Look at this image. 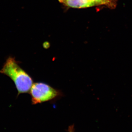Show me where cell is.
Wrapping results in <instances>:
<instances>
[{"label":"cell","instance_id":"obj_1","mask_svg":"<svg viewBox=\"0 0 132 132\" xmlns=\"http://www.w3.org/2000/svg\"><path fill=\"white\" fill-rule=\"evenodd\" d=\"M0 73L7 76L14 82L18 95L28 93L34 84L32 78L20 67L13 57L7 59Z\"/></svg>","mask_w":132,"mask_h":132},{"label":"cell","instance_id":"obj_2","mask_svg":"<svg viewBox=\"0 0 132 132\" xmlns=\"http://www.w3.org/2000/svg\"><path fill=\"white\" fill-rule=\"evenodd\" d=\"M29 92L33 105L56 100L62 95L61 91L42 82L34 83Z\"/></svg>","mask_w":132,"mask_h":132},{"label":"cell","instance_id":"obj_3","mask_svg":"<svg viewBox=\"0 0 132 132\" xmlns=\"http://www.w3.org/2000/svg\"><path fill=\"white\" fill-rule=\"evenodd\" d=\"M65 6L73 8L81 9L96 6L90 0H67L63 2Z\"/></svg>","mask_w":132,"mask_h":132},{"label":"cell","instance_id":"obj_4","mask_svg":"<svg viewBox=\"0 0 132 132\" xmlns=\"http://www.w3.org/2000/svg\"><path fill=\"white\" fill-rule=\"evenodd\" d=\"M94 3L96 6L105 5L111 8H114L116 5L117 0H90Z\"/></svg>","mask_w":132,"mask_h":132},{"label":"cell","instance_id":"obj_5","mask_svg":"<svg viewBox=\"0 0 132 132\" xmlns=\"http://www.w3.org/2000/svg\"><path fill=\"white\" fill-rule=\"evenodd\" d=\"M69 132H74L73 126L70 127L69 129Z\"/></svg>","mask_w":132,"mask_h":132},{"label":"cell","instance_id":"obj_6","mask_svg":"<svg viewBox=\"0 0 132 132\" xmlns=\"http://www.w3.org/2000/svg\"><path fill=\"white\" fill-rule=\"evenodd\" d=\"M59 1L60 2L62 3L63 2H64L67 1V0H59Z\"/></svg>","mask_w":132,"mask_h":132}]
</instances>
